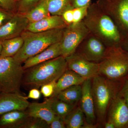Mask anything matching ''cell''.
Wrapping results in <instances>:
<instances>
[{
    "label": "cell",
    "instance_id": "30bf717a",
    "mask_svg": "<svg viewBox=\"0 0 128 128\" xmlns=\"http://www.w3.org/2000/svg\"><path fill=\"white\" fill-rule=\"evenodd\" d=\"M67 68L76 72L86 80L98 74V63L91 62L75 52L66 57Z\"/></svg>",
    "mask_w": 128,
    "mask_h": 128
},
{
    "label": "cell",
    "instance_id": "d6986e66",
    "mask_svg": "<svg viewBox=\"0 0 128 128\" xmlns=\"http://www.w3.org/2000/svg\"><path fill=\"white\" fill-rule=\"evenodd\" d=\"M30 118L25 110H13L0 116V128H18Z\"/></svg>",
    "mask_w": 128,
    "mask_h": 128
},
{
    "label": "cell",
    "instance_id": "2e32d148",
    "mask_svg": "<svg viewBox=\"0 0 128 128\" xmlns=\"http://www.w3.org/2000/svg\"><path fill=\"white\" fill-rule=\"evenodd\" d=\"M68 25L62 16L50 15L38 22L29 23L26 30L38 32L56 28H64Z\"/></svg>",
    "mask_w": 128,
    "mask_h": 128
},
{
    "label": "cell",
    "instance_id": "4316f807",
    "mask_svg": "<svg viewBox=\"0 0 128 128\" xmlns=\"http://www.w3.org/2000/svg\"><path fill=\"white\" fill-rule=\"evenodd\" d=\"M32 119H28L26 121L21 124L18 128H48L50 125L46 121L38 118H32Z\"/></svg>",
    "mask_w": 128,
    "mask_h": 128
},
{
    "label": "cell",
    "instance_id": "603a6c76",
    "mask_svg": "<svg viewBox=\"0 0 128 128\" xmlns=\"http://www.w3.org/2000/svg\"><path fill=\"white\" fill-rule=\"evenodd\" d=\"M84 114L80 108H74L64 118L66 128H83L84 124Z\"/></svg>",
    "mask_w": 128,
    "mask_h": 128
},
{
    "label": "cell",
    "instance_id": "1f68e13d",
    "mask_svg": "<svg viewBox=\"0 0 128 128\" xmlns=\"http://www.w3.org/2000/svg\"><path fill=\"white\" fill-rule=\"evenodd\" d=\"M124 80L118 95L124 99L128 106V75Z\"/></svg>",
    "mask_w": 128,
    "mask_h": 128
},
{
    "label": "cell",
    "instance_id": "8d00e7d4",
    "mask_svg": "<svg viewBox=\"0 0 128 128\" xmlns=\"http://www.w3.org/2000/svg\"><path fill=\"white\" fill-rule=\"evenodd\" d=\"M120 46L124 50L128 52V36L124 38Z\"/></svg>",
    "mask_w": 128,
    "mask_h": 128
},
{
    "label": "cell",
    "instance_id": "d6a6232c",
    "mask_svg": "<svg viewBox=\"0 0 128 128\" xmlns=\"http://www.w3.org/2000/svg\"><path fill=\"white\" fill-rule=\"evenodd\" d=\"M49 128H66L64 121V118L56 114L52 121L50 124Z\"/></svg>",
    "mask_w": 128,
    "mask_h": 128
},
{
    "label": "cell",
    "instance_id": "836d02e7",
    "mask_svg": "<svg viewBox=\"0 0 128 128\" xmlns=\"http://www.w3.org/2000/svg\"><path fill=\"white\" fill-rule=\"evenodd\" d=\"M73 9H70L66 11L62 15L64 21L68 25H70L73 22Z\"/></svg>",
    "mask_w": 128,
    "mask_h": 128
},
{
    "label": "cell",
    "instance_id": "484cf974",
    "mask_svg": "<svg viewBox=\"0 0 128 128\" xmlns=\"http://www.w3.org/2000/svg\"><path fill=\"white\" fill-rule=\"evenodd\" d=\"M42 0H18L17 13L24 15L36 6Z\"/></svg>",
    "mask_w": 128,
    "mask_h": 128
},
{
    "label": "cell",
    "instance_id": "8992f818",
    "mask_svg": "<svg viewBox=\"0 0 128 128\" xmlns=\"http://www.w3.org/2000/svg\"><path fill=\"white\" fill-rule=\"evenodd\" d=\"M24 72L22 64L13 57L0 58V91L22 94L21 85Z\"/></svg>",
    "mask_w": 128,
    "mask_h": 128
},
{
    "label": "cell",
    "instance_id": "7a4b0ae2",
    "mask_svg": "<svg viewBox=\"0 0 128 128\" xmlns=\"http://www.w3.org/2000/svg\"><path fill=\"white\" fill-rule=\"evenodd\" d=\"M67 69L66 57L61 56L24 70L22 84L38 89L45 84L57 81Z\"/></svg>",
    "mask_w": 128,
    "mask_h": 128
},
{
    "label": "cell",
    "instance_id": "83f0119b",
    "mask_svg": "<svg viewBox=\"0 0 128 128\" xmlns=\"http://www.w3.org/2000/svg\"><path fill=\"white\" fill-rule=\"evenodd\" d=\"M92 3L90 2L84 6L73 8V23H78L83 20L87 14L88 8Z\"/></svg>",
    "mask_w": 128,
    "mask_h": 128
},
{
    "label": "cell",
    "instance_id": "7402d4cb",
    "mask_svg": "<svg viewBox=\"0 0 128 128\" xmlns=\"http://www.w3.org/2000/svg\"><path fill=\"white\" fill-rule=\"evenodd\" d=\"M29 22V23L40 20L50 16L48 10L47 0H42L30 11L23 15Z\"/></svg>",
    "mask_w": 128,
    "mask_h": 128
},
{
    "label": "cell",
    "instance_id": "3957f363",
    "mask_svg": "<svg viewBox=\"0 0 128 128\" xmlns=\"http://www.w3.org/2000/svg\"><path fill=\"white\" fill-rule=\"evenodd\" d=\"M65 28L38 32L25 31L21 35L24 40L23 45L13 58L22 64L28 58L39 54L49 46L60 42Z\"/></svg>",
    "mask_w": 128,
    "mask_h": 128
},
{
    "label": "cell",
    "instance_id": "d590c367",
    "mask_svg": "<svg viewBox=\"0 0 128 128\" xmlns=\"http://www.w3.org/2000/svg\"><path fill=\"white\" fill-rule=\"evenodd\" d=\"M92 2V0H73V6L74 8L82 7Z\"/></svg>",
    "mask_w": 128,
    "mask_h": 128
},
{
    "label": "cell",
    "instance_id": "9a60e30c",
    "mask_svg": "<svg viewBox=\"0 0 128 128\" xmlns=\"http://www.w3.org/2000/svg\"><path fill=\"white\" fill-rule=\"evenodd\" d=\"M54 97H50L42 103H30L28 108L29 117L42 120L49 124L56 115L52 108Z\"/></svg>",
    "mask_w": 128,
    "mask_h": 128
},
{
    "label": "cell",
    "instance_id": "8fae6325",
    "mask_svg": "<svg viewBox=\"0 0 128 128\" xmlns=\"http://www.w3.org/2000/svg\"><path fill=\"white\" fill-rule=\"evenodd\" d=\"M108 121L114 124L115 128H128V106L118 94L109 105Z\"/></svg>",
    "mask_w": 128,
    "mask_h": 128
},
{
    "label": "cell",
    "instance_id": "5bb4252c",
    "mask_svg": "<svg viewBox=\"0 0 128 128\" xmlns=\"http://www.w3.org/2000/svg\"><path fill=\"white\" fill-rule=\"evenodd\" d=\"M30 104L22 94L0 93V116L13 110H25Z\"/></svg>",
    "mask_w": 128,
    "mask_h": 128
},
{
    "label": "cell",
    "instance_id": "ba28073f",
    "mask_svg": "<svg viewBox=\"0 0 128 128\" xmlns=\"http://www.w3.org/2000/svg\"><path fill=\"white\" fill-rule=\"evenodd\" d=\"M89 34L83 21L68 25L65 28L60 41L61 56L66 57L75 52L80 44Z\"/></svg>",
    "mask_w": 128,
    "mask_h": 128
},
{
    "label": "cell",
    "instance_id": "5b68a950",
    "mask_svg": "<svg viewBox=\"0 0 128 128\" xmlns=\"http://www.w3.org/2000/svg\"><path fill=\"white\" fill-rule=\"evenodd\" d=\"M99 64L98 74L114 80H121L128 75V52L121 46L106 48Z\"/></svg>",
    "mask_w": 128,
    "mask_h": 128
},
{
    "label": "cell",
    "instance_id": "f546056e",
    "mask_svg": "<svg viewBox=\"0 0 128 128\" xmlns=\"http://www.w3.org/2000/svg\"><path fill=\"white\" fill-rule=\"evenodd\" d=\"M57 81H53L43 85L41 87V92L45 97H50L52 96L56 86Z\"/></svg>",
    "mask_w": 128,
    "mask_h": 128
},
{
    "label": "cell",
    "instance_id": "277c9868",
    "mask_svg": "<svg viewBox=\"0 0 128 128\" xmlns=\"http://www.w3.org/2000/svg\"><path fill=\"white\" fill-rule=\"evenodd\" d=\"M92 79V92L96 113L99 122H102L110 103L118 94L124 79L114 80L99 74Z\"/></svg>",
    "mask_w": 128,
    "mask_h": 128
},
{
    "label": "cell",
    "instance_id": "ac0fdd59",
    "mask_svg": "<svg viewBox=\"0 0 128 128\" xmlns=\"http://www.w3.org/2000/svg\"><path fill=\"white\" fill-rule=\"evenodd\" d=\"M85 80L76 72L67 68L57 81L54 92L51 97H56L60 92L72 86L82 84Z\"/></svg>",
    "mask_w": 128,
    "mask_h": 128
},
{
    "label": "cell",
    "instance_id": "e0dca14e",
    "mask_svg": "<svg viewBox=\"0 0 128 128\" xmlns=\"http://www.w3.org/2000/svg\"><path fill=\"white\" fill-rule=\"evenodd\" d=\"M61 56L60 42L54 44L36 55L28 58L24 62V70L38 64Z\"/></svg>",
    "mask_w": 128,
    "mask_h": 128
},
{
    "label": "cell",
    "instance_id": "4fadbf2b",
    "mask_svg": "<svg viewBox=\"0 0 128 128\" xmlns=\"http://www.w3.org/2000/svg\"><path fill=\"white\" fill-rule=\"evenodd\" d=\"M82 94L80 99L81 109L86 117V123L93 124L96 119V110L92 92L91 79H86L82 84Z\"/></svg>",
    "mask_w": 128,
    "mask_h": 128
},
{
    "label": "cell",
    "instance_id": "d4e9b609",
    "mask_svg": "<svg viewBox=\"0 0 128 128\" xmlns=\"http://www.w3.org/2000/svg\"><path fill=\"white\" fill-rule=\"evenodd\" d=\"M75 106V105L61 100L56 97H54L52 104V108L55 114L64 118L74 108Z\"/></svg>",
    "mask_w": 128,
    "mask_h": 128
},
{
    "label": "cell",
    "instance_id": "60d3db41",
    "mask_svg": "<svg viewBox=\"0 0 128 128\" xmlns=\"http://www.w3.org/2000/svg\"></svg>",
    "mask_w": 128,
    "mask_h": 128
},
{
    "label": "cell",
    "instance_id": "6da1fadb",
    "mask_svg": "<svg viewBox=\"0 0 128 128\" xmlns=\"http://www.w3.org/2000/svg\"><path fill=\"white\" fill-rule=\"evenodd\" d=\"M82 21L89 33L102 41L106 48L121 45L124 37L112 20L96 2L89 6Z\"/></svg>",
    "mask_w": 128,
    "mask_h": 128
},
{
    "label": "cell",
    "instance_id": "74e56055",
    "mask_svg": "<svg viewBox=\"0 0 128 128\" xmlns=\"http://www.w3.org/2000/svg\"><path fill=\"white\" fill-rule=\"evenodd\" d=\"M104 127L105 128H115L114 124L111 121H108L105 123Z\"/></svg>",
    "mask_w": 128,
    "mask_h": 128
},
{
    "label": "cell",
    "instance_id": "7c38bea8",
    "mask_svg": "<svg viewBox=\"0 0 128 128\" xmlns=\"http://www.w3.org/2000/svg\"><path fill=\"white\" fill-rule=\"evenodd\" d=\"M29 22L22 14L18 13L0 28V40H5L21 36L26 31Z\"/></svg>",
    "mask_w": 128,
    "mask_h": 128
},
{
    "label": "cell",
    "instance_id": "9c48e42d",
    "mask_svg": "<svg viewBox=\"0 0 128 128\" xmlns=\"http://www.w3.org/2000/svg\"><path fill=\"white\" fill-rule=\"evenodd\" d=\"M106 48L102 41L89 33L75 52L89 61L99 63L105 55Z\"/></svg>",
    "mask_w": 128,
    "mask_h": 128
},
{
    "label": "cell",
    "instance_id": "cb8c5ba5",
    "mask_svg": "<svg viewBox=\"0 0 128 128\" xmlns=\"http://www.w3.org/2000/svg\"><path fill=\"white\" fill-rule=\"evenodd\" d=\"M47 4L50 15L62 16L66 11L74 8L73 0H47Z\"/></svg>",
    "mask_w": 128,
    "mask_h": 128
},
{
    "label": "cell",
    "instance_id": "ffe728a7",
    "mask_svg": "<svg viewBox=\"0 0 128 128\" xmlns=\"http://www.w3.org/2000/svg\"><path fill=\"white\" fill-rule=\"evenodd\" d=\"M2 41V50L0 58L13 57L20 50L24 44L21 36Z\"/></svg>",
    "mask_w": 128,
    "mask_h": 128
},
{
    "label": "cell",
    "instance_id": "e575fe53",
    "mask_svg": "<svg viewBox=\"0 0 128 128\" xmlns=\"http://www.w3.org/2000/svg\"><path fill=\"white\" fill-rule=\"evenodd\" d=\"M41 96V92L37 88H32L29 91L27 97L28 98H31L34 100H38L40 98Z\"/></svg>",
    "mask_w": 128,
    "mask_h": 128
},
{
    "label": "cell",
    "instance_id": "f35d334b",
    "mask_svg": "<svg viewBox=\"0 0 128 128\" xmlns=\"http://www.w3.org/2000/svg\"><path fill=\"white\" fill-rule=\"evenodd\" d=\"M2 48V40H0V55L1 53Z\"/></svg>",
    "mask_w": 128,
    "mask_h": 128
},
{
    "label": "cell",
    "instance_id": "52a82bcc",
    "mask_svg": "<svg viewBox=\"0 0 128 128\" xmlns=\"http://www.w3.org/2000/svg\"><path fill=\"white\" fill-rule=\"evenodd\" d=\"M96 2L112 20L122 36H128V0H98Z\"/></svg>",
    "mask_w": 128,
    "mask_h": 128
},
{
    "label": "cell",
    "instance_id": "ab89813d",
    "mask_svg": "<svg viewBox=\"0 0 128 128\" xmlns=\"http://www.w3.org/2000/svg\"></svg>",
    "mask_w": 128,
    "mask_h": 128
},
{
    "label": "cell",
    "instance_id": "f1b7e54d",
    "mask_svg": "<svg viewBox=\"0 0 128 128\" xmlns=\"http://www.w3.org/2000/svg\"><path fill=\"white\" fill-rule=\"evenodd\" d=\"M0 7L14 13H17L18 0H0Z\"/></svg>",
    "mask_w": 128,
    "mask_h": 128
},
{
    "label": "cell",
    "instance_id": "44dd1931",
    "mask_svg": "<svg viewBox=\"0 0 128 128\" xmlns=\"http://www.w3.org/2000/svg\"><path fill=\"white\" fill-rule=\"evenodd\" d=\"M82 94V86L75 85L60 92L56 97L58 99L67 103L75 105L80 101Z\"/></svg>",
    "mask_w": 128,
    "mask_h": 128
},
{
    "label": "cell",
    "instance_id": "4dcf8cb0",
    "mask_svg": "<svg viewBox=\"0 0 128 128\" xmlns=\"http://www.w3.org/2000/svg\"><path fill=\"white\" fill-rule=\"evenodd\" d=\"M15 14L0 7V28L8 22Z\"/></svg>",
    "mask_w": 128,
    "mask_h": 128
}]
</instances>
